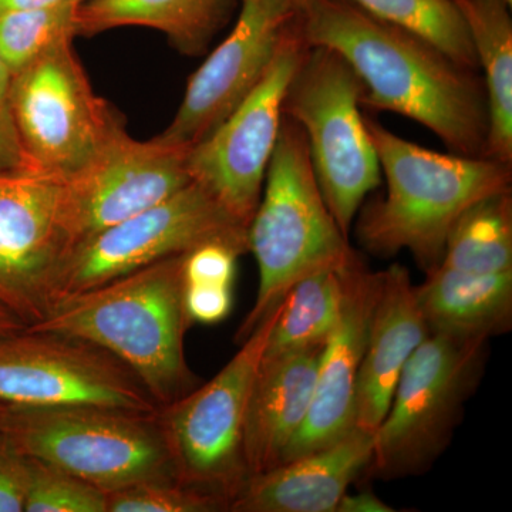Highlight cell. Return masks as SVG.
Returning <instances> with one entry per match:
<instances>
[{"label": "cell", "instance_id": "6da1fadb", "mask_svg": "<svg viewBox=\"0 0 512 512\" xmlns=\"http://www.w3.org/2000/svg\"><path fill=\"white\" fill-rule=\"evenodd\" d=\"M296 28L308 46L338 53L362 83V107L417 121L451 153L484 157V84L426 40L367 15L348 0H306Z\"/></svg>", "mask_w": 512, "mask_h": 512}, {"label": "cell", "instance_id": "7a4b0ae2", "mask_svg": "<svg viewBox=\"0 0 512 512\" xmlns=\"http://www.w3.org/2000/svg\"><path fill=\"white\" fill-rule=\"evenodd\" d=\"M185 254L168 256L52 306L30 330L89 340L130 367L158 407L198 386L185 357Z\"/></svg>", "mask_w": 512, "mask_h": 512}, {"label": "cell", "instance_id": "3957f363", "mask_svg": "<svg viewBox=\"0 0 512 512\" xmlns=\"http://www.w3.org/2000/svg\"><path fill=\"white\" fill-rule=\"evenodd\" d=\"M386 194L357 222L360 244L379 258L409 251L424 271L440 264L448 231L474 202L511 190L512 164L437 153L365 117Z\"/></svg>", "mask_w": 512, "mask_h": 512}, {"label": "cell", "instance_id": "277c9868", "mask_svg": "<svg viewBox=\"0 0 512 512\" xmlns=\"http://www.w3.org/2000/svg\"><path fill=\"white\" fill-rule=\"evenodd\" d=\"M248 249L258 264V295L239 326L238 343L299 281L348 264L356 254L323 198L302 128L285 114L261 200L248 225Z\"/></svg>", "mask_w": 512, "mask_h": 512}, {"label": "cell", "instance_id": "5b68a950", "mask_svg": "<svg viewBox=\"0 0 512 512\" xmlns=\"http://www.w3.org/2000/svg\"><path fill=\"white\" fill-rule=\"evenodd\" d=\"M157 414L101 406H3L0 433L26 457L109 493L148 481H177Z\"/></svg>", "mask_w": 512, "mask_h": 512}, {"label": "cell", "instance_id": "8992f818", "mask_svg": "<svg viewBox=\"0 0 512 512\" xmlns=\"http://www.w3.org/2000/svg\"><path fill=\"white\" fill-rule=\"evenodd\" d=\"M362 83L348 63L320 46H308L293 74L284 114L302 128L320 191L343 234L382 181L375 144L367 131Z\"/></svg>", "mask_w": 512, "mask_h": 512}, {"label": "cell", "instance_id": "52a82bcc", "mask_svg": "<svg viewBox=\"0 0 512 512\" xmlns=\"http://www.w3.org/2000/svg\"><path fill=\"white\" fill-rule=\"evenodd\" d=\"M487 339L430 333L404 366L375 431L367 473L383 480L426 473L446 451L480 383Z\"/></svg>", "mask_w": 512, "mask_h": 512}, {"label": "cell", "instance_id": "ba28073f", "mask_svg": "<svg viewBox=\"0 0 512 512\" xmlns=\"http://www.w3.org/2000/svg\"><path fill=\"white\" fill-rule=\"evenodd\" d=\"M282 302L210 382L161 407L158 423L178 483L231 507L249 480L242 451L249 397Z\"/></svg>", "mask_w": 512, "mask_h": 512}, {"label": "cell", "instance_id": "9c48e42d", "mask_svg": "<svg viewBox=\"0 0 512 512\" xmlns=\"http://www.w3.org/2000/svg\"><path fill=\"white\" fill-rule=\"evenodd\" d=\"M6 100L32 163L62 181L92 163L124 128L93 92L72 43L13 73Z\"/></svg>", "mask_w": 512, "mask_h": 512}, {"label": "cell", "instance_id": "30bf717a", "mask_svg": "<svg viewBox=\"0 0 512 512\" xmlns=\"http://www.w3.org/2000/svg\"><path fill=\"white\" fill-rule=\"evenodd\" d=\"M208 242H222L247 254L248 227L192 181L168 200L74 245L57 272L52 306Z\"/></svg>", "mask_w": 512, "mask_h": 512}, {"label": "cell", "instance_id": "8fae6325", "mask_svg": "<svg viewBox=\"0 0 512 512\" xmlns=\"http://www.w3.org/2000/svg\"><path fill=\"white\" fill-rule=\"evenodd\" d=\"M0 404L160 412L136 373L106 349L63 333L28 328L0 338Z\"/></svg>", "mask_w": 512, "mask_h": 512}, {"label": "cell", "instance_id": "7c38bea8", "mask_svg": "<svg viewBox=\"0 0 512 512\" xmlns=\"http://www.w3.org/2000/svg\"><path fill=\"white\" fill-rule=\"evenodd\" d=\"M306 49L293 19L261 82L210 136L188 151L192 181L247 227L278 143L286 90Z\"/></svg>", "mask_w": 512, "mask_h": 512}, {"label": "cell", "instance_id": "4fadbf2b", "mask_svg": "<svg viewBox=\"0 0 512 512\" xmlns=\"http://www.w3.org/2000/svg\"><path fill=\"white\" fill-rule=\"evenodd\" d=\"M62 187L39 170L0 174V308L26 328L52 309L57 272L72 249Z\"/></svg>", "mask_w": 512, "mask_h": 512}, {"label": "cell", "instance_id": "5bb4252c", "mask_svg": "<svg viewBox=\"0 0 512 512\" xmlns=\"http://www.w3.org/2000/svg\"><path fill=\"white\" fill-rule=\"evenodd\" d=\"M188 148L121 130L80 173L63 181L62 221L72 248L160 204L192 183Z\"/></svg>", "mask_w": 512, "mask_h": 512}, {"label": "cell", "instance_id": "9a60e30c", "mask_svg": "<svg viewBox=\"0 0 512 512\" xmlns=\"http://www.w3.org/2000/svg\"><path fill=\"white\" fill-rule=\"evenodd\" d=\"M296 13L285 0H242L234 29L192 74L158 140L190 150L210 136L261 82Z\"/></svg>", "mask_w": 512, "mask_h": 512}, {"label": "cell", "instance_id": "2e32d148", "mask_svg": "<svg viewBox=\"0 0 512 512\" xmlns=\"http://www.w3.org/2000/svg\"><path fill=\"white\" fill-rule=\"evenodd\" d=\"M382 279L383 271H370L359 255L350 262L339 319L320 357L311 407L282 463L328 447L355 429L357 379Z\"/></svg>", "mask_w": 512, "mask_h": 512}, {"label": "cell", "instance_id": "e0dca14e", "mask_svg": "<svg viewBox=\"0 0 512 512\" xmlns=\"http://www.w3.org/2000/svg\"><path fill=\"white\" fill-rule=\"evenodd\" d=\"M375 434L355 427L343 439L251 477L229 512H336L343 495L367 473Z\"/></svg>", "mask_w": 512, "mask_h": 512}, {"label": "cell", "instance_id": "ac0fdd59", "mask_svg": "<svg viewBox=\"0 0 512 512\" xmlns=\"http://www.w3.org/2000/svg\"><path fill=\"white\" fill-rule=\"evenodd\" d=\"M414 286L400 264L383 271L356 387L355 426L367 433L375 434L404 366L430 335Z\"/></svg>", "mask_w": 512, "mask_h": 512}, {"label": "cell", "instance_id": "d6986e66", "mask_svg": "<svg viewBox=\"0 0 512 512\" xmlns=\"http://www.w3.org/2000/svg\"><path fill=\"white\" fill-rule=\"evenodd\" d=\"M323 348L325 343L262 359L249 397L242 439L249 478L284 461L311 407Z\"/></svg>", "mask_w": 512, "mask_h": 512}, {"label": "cell", "instance_id": "ffe728a7", "mask_svg": "<svg viewBox=\"0 0 512 512\" xmlns=\"http://www.w3.org/2000/svg\"><path fill=\"white\" fill-rule=\"evenodd\" d=\"M430 333L490 340L512 326V271L470 274L437 265L414 286Z\"/></svg>", "mask_w": 512, "mask_h": 512}, {"label": "cell", "instance_id": "44dd1931", "mask_svg": "<svg viewBox=\"0 0 512 512\" xmlns=\"http://www.w3.org/2000/svg\"><path fill=\"white\" fill-rule=\"evenodd\" d=\"M484 72L488 131L484 157L512 164V19L505 0H453Z\"/></svg>", "mask_w": 512, "mask_h": 512}, {"label": "cell", "instance_id": "7402d4cb", "mask_svg": "<svg viewBox=\"0 0 512 512\" xmlns=\"http://www.w3.org/2000/svg\"><path fill=\"white\" fill-rule=\"evenodd\" d=\"M231 0H89L80 3V35L121 26L164 32L181 52L200 55L224 26Z\"/></svg>", "mask_w": 512, "mask_h": 512}, {"label": "cell", "instance_id": "603a6c76", "mask_svg": "<svg viewBox=\"0 0 512 512\" xmlns=\"http://www.w3.org/2000/svg\"><path fill=\"white\" fill-rule=\"evenodd\" d=\"M439 265L470 274L512 271L511 190L481 198L457 218Z\"/></svg>", "mask_w": 512, "mask_h": 512}, {"label": "cell", "instance_id": "cb8c5ba5", "mask_svg": "<svg viewBox=\"0 0 512 512\" xmlns=\"http://www.w3.org/2000/svg\"><path fill=\"white\" fill-rule=\"evenodd\" d=\"M352 259L338 268L306 276L293 286L282 301L264 356L312 348L328 340L339 319L346 271Z\"/></svg>", "mask_w": 512, "mask_h": 512}, {"label": "cell", "instance_id": "d4e9b609", "mask_svg": "<svg viewBox=\"0 0 512 512\" xmlns=\"http://www.w3.org/2000/svg\"><path fill=\"white\" fill-rule=\"evenodd\" d=\"M377 20L396 26L439 49L453 62L477 72L466 20L453 0H348Z\"/></svg>", "mask_w": 512, "mask_h": 512}, {"label": "cell", "instance_id": "484cf974", "mask_svg": "<svg viewBox=\"0 0 512 512\" xmlns=\"http://www.w3.org/2000/svg\"><path fill=\"white\" fill-rule=\"evenodd\" d=\"M80 3L0 13V57L10 76L80 35Z\"/></svg>", "mask_w": 512, "mask_h": 512}, {"label": "cell", "instance_id": "4316f807", "mask_svg": "<svg viewBox=\"0 0 512 512\" xmlns=\"http://www.w3.org/2000/svg\"><path fill=\"white\" fill-rule=\"evenodd\" d=\"M29 458L26 512H107L106 493L52 464Z\"/></svg>", "mask_w": 512, "mask_h": 512}, {"label": "cell", "instance_id": "83f0119b", "mask_svg": "<svg viewBox=\"0 0 512 512\" xmlns=\"http://www.w3.org/2000/svg\"><path fill=\"white\" fill-rule=\"evenodd\" d=\"M107 512H224L229 504L178 481H148L106 493Z\"/></svg>", "mask_w": 512, "mask_h": 512}, {"label": "cell", "instance_id": "f1b7e54d", "mask_svg": "<svg viewBox=\"0 0 512 512\" xmlns=\"http://www.w3.org/2000/svg\"><path fill=\"white\" fill-rule=\"evenodd\" d=\"M241 252L222 242H208L187 252L184 276L187 285L232 286Z\"/></svg>", "mask_w": 512, "mask_h": 512}, {"label": "cell", "instance_id": "f546056e", "mask_svg": "<svg viewBox=\"0 0 512 512\" xmlns=\"http://www.w3.org/2000/svg\"><path fill=\"white\" fill-rule=\"evenodd\" d=\"M29 458L0 433V512L25 511Z\"/></svg>", "mask_w": 512, "mask_h": 512}, {"label": "cell", "instance_id": "4dcf8cb0", "mask_svg": "<svg viewBox=\"0 0 512 512\" xmlns=\"http://www.w3.org/2000/svg\"><path fill=\"white\" fill-rule=\"evenodd\" d=\"M232 286L187 285L185 309L191 323L215 325L227 318L232 309Z\"/></svg>", "mask_w": 512, "mask_h": 512}, {"label": "cell", "instance_id": "1f68e13d", "mask_svg": "<svg viewBox=\"0 0 512 512\" xmlns=\"http://www.w3.org/2000/svg\"><path fill=\"white\" fill-rule=\"evenodd\" d=\"M28 170L37 168L22 146L5 97L0 99V174Z\"/></svg>", "mask_w": 512, "mask_h": 512}, {"label": "cell", "instance_id": "d6a6232c", "mask_svg": "<svg viewBox=\"0 0 512 512\" xmlns=\"http://www.w3.org/2000/svg\"><path fill=\"white\" fill-rule=\"evenodd\" d=\"M392 505L384 503L373 491L362 490L356 494L346 493L336 512H394Z\"/></svg>", "mask_w": 512, "mask_h": 512}, {"label": "cell", "instance_id": "836d02e7", "mask_svg": "<svg viewBox=\"0 0 512 512\" xmlns=\"http://www.w3.org/2000/svg\"><path fill=\"white\" fill-rule=\"evenodd\" d=\"M64 2H72V0H0V13L47 8V6L60 5Z\"/></svg>", "mask_w": 512, "mask_h": 512}, {"label": "cell", "instance_id": "e575fe53", "mask_svg": "<svg viewBox=\"0 0 512 512\" xmlns=\"http://www.w3.org/2000/svg\"><path fill=\"white\" fill-rule=\"evenodd\" d=\"M25 329V323L20 322L16 316H13L6 309L0 308V338L22 332Z\"/></svg>", "mask_w": 512, "mask_h": 512}, {"label": "cell", "instance_id": "d590c367", "mask_svg": "<svg viewBox=\"0 0 512 512\" xmlns=\"http://www.w3.org/2000/svg\"><path fill=\"white\" fill-rule=\"evenodd\" d=\"M9 82L10 73L8 67L3 63L2 57H0V99H5L6 93H8Z\"/></svg>", "mask_w": 512, "mask_h": 512}, {"label": "cell", "instance_id": "8d00e7d4", "mask_svg": "<svg viewBox=\"0 0 512 512\" xmlns=\"http://www.w3.org/2000/svg\"><path fill=\"white\" fill-rule=\"evenodd\" d=\"M286 3L292 6L293 9L299 10L305 5L306 0H285Z\"/></svg>", "mask_w": 512, "mask_h": 512}, {"label": "cell", "instance_id": "74e56055", "mask_svg": "<svg viewBox=\"0 0 512 512\" xmlns=\"http://www.w3.org/2000/svg\"><path fill=\"white\" fill-rule=\"evenodd\" d=\"M72 2L84 3V2H89V0H72Z\"/></svg>", "mask_w": 512, "mask_h": 512}, {"label": "cell", "instance_id": "f35d334b", "mask_svg": "<svg viewBox=\"0 0 512 512\" xmlns=\"http://www.w3.org/2000/svg\"><path fill=\"white\" fill-rule=\"evenodd\" d=\"M505 2H507L508 5L512 6V0H505Z\"/></svg>", "mask_w": 512, "mask_h": 512}, {"label": "cell", "instance_id": "ab89813d", "mask_svg": "<svg viewBox=\"0 0 512 512\" xmlns=\"http://www.w3.org/2000/svg\"><path fill=\"white\" fill-rule=\"evenodd\" d=\"M3 404H0V410H2Z\"/></svg>", "mask_w": 512, "mask_h": 512}]
</instances>
